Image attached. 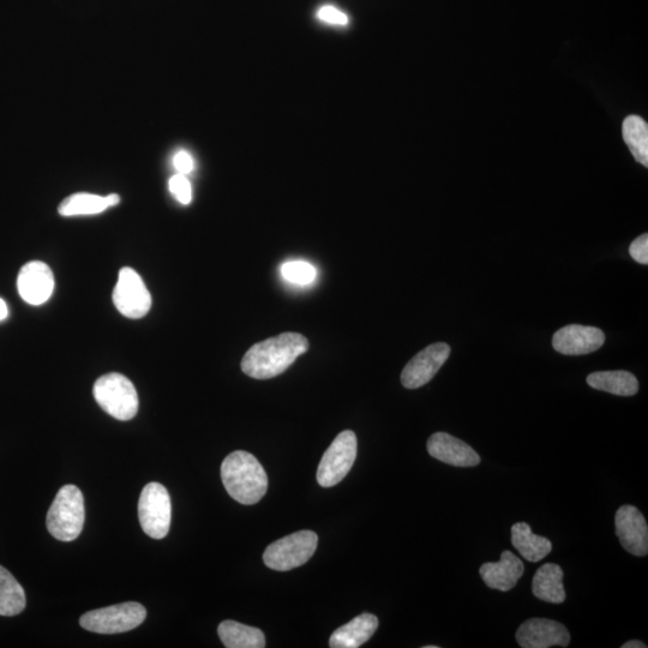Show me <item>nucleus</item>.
Instances as JSON below:
<instances>
[{"label": "nucleus", "mask_w": 648, "mask_h": 648, "mask_svg": "<svg viewBox=\"0 0 648 648\" xmlns=\"http://www.w3.org/2000/svg\"><path fill=\"white\" fill-rule=\"evenodd\" d=\"M588 386L602 392L618 395L633 396L638 393L639 382L632 372L598 371L587 377Z\"/></svg>", "instance_id": "obj_20"}, {"label": "nucleus", "mask_w": 648, "mask_h": 648, "mask_svg": "<svg viewBox=\"0 0 648 648\" xmlns=\"http://www.w3.org/2000/svg\"><path fill=\"white\" fill-rule=\"evenodd\" d=\"M147 610L140 603L129 602L86 612L80 618L81 627L98 634H119L141 626Z\"/></svg>", "instance_id": "obj_5"}, {"label": "nucleus", "mask_w": 648, "mask_h": 648, "mask_svg": "<svg viewBox=\"0 0 648 648\" xmlns=\"http://www.w3.org/2000/svg\"><path fill=\"white\" fill-rule=\"evenodd\" d=\"M17 288L24 302L41 305L51 298L54 276L50 267L40 261L29 262L18 274Z\"/></svg>", "instance_id": "obj_14"}, {"label": "nucleus", "mask_w": 648, "mask_h": 648, "mask_svg": "<svg viewBox=\"0 0 648 648\" xmlns=\"http://www.w3.org/2000/svg\"><path fill=\"white\" fill-rule=\"evenodd\" d=\"M221 479L233 500L251 506L267 494L268 477L254 455L237 450L227 456L221 465Z\"/></svg>", "instance_id": "obj_2"}, {"label": "nucleus", "mask_w": 648, "mask_h": 648, "mask_svg": "<svg viewBox=\"0 0 648 648\" xmlns=\"http://www.w3.org/2000/svg\"><path fill=\"white\" fill-rule=\"evenodd\" d=\"M438 646H424V648H437Z\"/></svg>", "instance_id": "obj_32"}, {"label": "nucleus", "mask_w": 648, "mask_h": 648, "mask_svg": "<svg viewBox=\"0 0 648 648\" xmlns=\"http://www.w3.org/2000/svg\"><path fill=\"white\" fill-rule=\"evenodd\" d=\"M172 195L182 204H189L192 200V189L189 179L183 174H176L170 180Z\"/></svg>", "instance_id": "obj_26"}, {"label": "nucleus", "mask_w": 648, "mask_h": 648, "mask_svg": "<svg viewBox=\"0 0 648 648\" xmlns=\"http://www.w3.org/2000/svg\"><path fill=\"white\" fill-rule=\"evenodd\" d=\"M120 197L117 194L106 197L87 194L71 195L59 204L58 213L62 216L94 215L105 212L107 208L117 206Z\"/></svg>", "instance_id": "obj_19"}, {"label": "nucleus", "mask_w": 648, "mask_h": 648, "mask_svg": "<svg viewBox=\"0 0 648 648\" xmlns=\"http://www.w3.org/2000/svg\"><path fill=\"white\" fill-rule=\"evenodd\" d=\"M629 254L633 257V260L640 264H648V236L647 233L642 234L639 238H636L632 244H630Z\"/></svg>", "instance_id": "obj_28"}, {"label": "nucleus", "mask_w": 648, "mask_h": 648, "mask_svg": "<svg viewBox=\"0 0 648 648\" xmlns=\"http://www.w3.org/2000/svg\"><path fill=\"white\" fill-rule=\"evenodd\" d=\"M281 272L284 278L292 284L310 285L316 279V269L308 262H287L282 266Z\"/></svg>", "instance_id": "obj_25"}, {"label": "nucleus", "mask_w": 648, "mask_h": 648, "mask_svg": "<svg viewBox=\"0 0 648 648\" xmlns=\"http://www.w3.org/2000/svg\"><path fill=\"white\" fill-rule=\"evenodd\" d=\"M171 516V498L165 486L156 482L144 486L138 501V519L144 533L153 539L165 538Z\"/></svg>", "instance_id": "obj_7"}, {"label": "nucleus", "mask_w": 648, "mask_h": 648, "mask_svg": "<svg viewBox=\"0 0 648 648\" xmlns=\"http://www.w3.org/2000/svg\"><path fill=\"white\" fill-rule=\"evenodd\" d=\"M516 641L522 648L567 647L570 634L560 622L549 618H531L521 624L516 632Z\"/></svg>", "instance_id": "obj_12"}, {"label": "nucleus", "mask_w": 648, "mask_h": 648, "mask_svg": "<svg viewBox=\"0 0 648 648\" xmlns=\"http://www.w3.org/2000/svg\"><path fill=\"white\" fill-rule=\"evenodd\" d=\"M218 633L227 648H263L266 638L261 629L245 626L236 621L220 623Z\"/></svg>", "instance_id": "obj_22"}, {"label": "nucleus", "mask_w": 648, "mask_h": 648, "mask_svg": "<svg viewBox=\"0 0 648 648\" xmlns=\"http://www.w3.org/2000/svg\"><path fill=\"white\" fill-rule=\"evenodd\" d=\"M428 452L444 464L455 467H474L480 464V456L467 443L447 432H436L428 441Z\"/></svg>", "instance_id": "obj_15"}, {"label": "nucleus", "mask_w": 648, "mask_h": 648, "mask_svg": "<svg viewBox=\"0 0 648 648\" xmlns=\"http://www.w3.org/2000/svg\"><path fill=\"white\" fill-rule=\"evenodd\" d=\"M173 165L176 167L179 174L186 176V174H189L194 170V159H192V156L188 152H185V150H180V152L174 155Z\"/></svg>", "instance_id": "obj_29"}, {"label": "nucleus", "mask_w": 648, "mask_h": 648, "mask_svg": "<svg viewBox=\"0 0 648 648\" xmlns=\"http://www.w3.org/2000/svg\"><path fill=\"white\" fill-rule=\"evenodd\" d=\"M378 628V618L371 614H362L353 618L345 626L336 629L330 636L332 648H358L372 638Z\"/></svg>", "instance_id": "obj_17"}, {"label": "nucleus", "mask_w": 648, "mask_h": 648, "mask_svg": "<svg viewBox=\"0 0 648 648\" xmlns=\"http://www.w3.org/2000/svg\"><path fill=\"white\" fill-rule=\"evenodd\" d=\"M84 500L75 485H65L58 491L47 513L46 525L53 538L72 542L80 536L84 525Z\"/></svg>", "instance_id": "obj_3"}, {"label": "nucleus", "mask_w": 648, "mask_h": 648, "mask_svg": "<svg viewBox=\"0 0 648 648\" xmlns=\"http://www.w3.org/2000/svg\"><path fill=\"white\" fill-rule=\"evenodd\" d=\"M93 394L102 410L122 422L134 418L140 406L134 384L117 372L101 376L94 384Z\"/></svg>", "instance_id": "obj_4"}, {"label": "nucleus", "mask_w": 648, "mask_h": 648, "mask_svg": "<svg viewBox=\"0 0 648 648\" xmlns=\"http://www.w3.org/2000/svg\"><path fill=\"white\" fill-rule=\"evenodd\" d=\"M616 534L624 550L634 556L648 554V526L645 516L634 506H622L615 516Z\"/></svg>", "instance_id": "obj_11"}, {"label": "nucleus", "mask_w": 648, "mask_h": 648, "mask_svg": "<svg viewBox=\"0 0 648 648\" xmlns=\"http://www.w3.org/2000/svg\"><path fill=\"white\" fill-rule=\"evenodd\" d=\"M318 537L312 531H299L270 544L263 561L270 569L286 572L303 566L315 554Z\"/></svg>", "instance_id": "obj_6"}, {"label": "nucleus", "mask_w": 648, "mask_h": 648, "mask_svg": "<svg viewBox=\"0 0 648 648\" xmlns=\"http://www.w3.org/2000/svg\"><path fill=\"white\" fill-rule=\"evenodd\" d=\"M308 350L309 341L304 335L282 333L252 346L242 360V370L256 380H269L285 372Z\"/></svg>", "instance_id": "obj_1"}, {"label": "nucleus", "mask_w": 648, "mask_h": 648, "mask_svg": "<svg viewBox=\"0 0 648 648\" xmlns=\"http://www.w3.org/2000/svg\"><path fill=\"white\" fill-rule=\"evenodd\" d=\"M512 544L519 554L530 562L542 561L552 550L550 540L534 534L526 522L513 525Z\"/></svg>", "instance_id": "obj_21"}, {"label": "nucleus", "mask_w": 648, "mask_h": 648, "mask_svg": "<svg viewBox=\"0 0 648 648\" xmlns=\"http://www.w3.org/2000/svg\"><path fill=\"white\" fill-rule=\"evenodd\" d=\"M563 576V570L557 564H544L537 570L532 581L534 596L546 603L562 604L566 600Z\"/></svg>", "instance_id": "obj_18"}, {"label": "nucleus", "mask_w": 648, "mask_h": 648, "mask_svg": "<svg viewBox=\"0 0 648 648\" xmlns=\"http://www.w3.org/2000/svg\"><path fill=\"white\" fill-rule=\"evenodd\" d=\"M647 646L644 644V642H641L639 640H632L626 642V644L622 645V648H646Z\"/></svg>", "instance_id": "obj_30"}, {"label": "nucleus", "mask_w": 648, "mask_h": 648, "mask_svg": "<svg viewBox=\"0 0 648 648\" xmlns=\"http://www.w3.org/2000/svg\"><path fill=\"white\" fill-rule=\"evenodd\" d=\"M317 18L323 23L332 24V26H347L348 23L345 12L332 5H323L318 9Z\"/></svg>", "instance_id": "obj_27"}, {"label": "nucleus", "mask_w": 648, "mask_h": 648, "mask_svg": "<svg viewBox=\"0 0 648 648\" xmlns=\"http://www.w3.org/2000/svg\"><path fill=\"white\" fill-rule=\"evenodd\" d=\"M605 334L596 327L570 324L554 334L552 346L555 351L566 356H584V354L598 351L604 345Z\"/></svg>", "instance_id": "obj_13"}, {"label": "nucleus", "mask_w": 648, "mask_h": 648, "mask_svg": "<svg viewBox=\"0 0 648 648\" xmlns=\"http://www.w3.org/2000/svg\"><path fill=\"white\" fill-rule=\"evenodd\" d=\"M357 436L351 430L340 432L323 454L317 470V482L323 488H332L344 479L357 458Z\"/></svg>", "instance_id": "obj_8"}, {"label": "nucleus", "mask_w": 648, "mask_h": 648, "mask_svg": "<svg viewBox=\"0 0 648 648\" xmlns=\"http://www.w3.org/2000/svg\"><path fill=\"white\" fill-rule=\"evenodd\" d=\"M624 142L634 159L645 167L648 166V126L639 116H629L622 126Z\"/></svg>", "instance_id": "obj_24"}, {"label": "nucleus", "mask_w": 648, "mask_h": 648, "mask_svg": "<svg viewBox=\"0 0 648 648\" xmlns=\"http://www.w3.org/2000/svg\"><path fill=\"white\" fill-rule=\"evenodd\" d=\"M524 570L520 558L506 550L502 552L500 562L484 563L479 568V574L491 590L508 592L518 584Z\"/></svg>", "instance_id": "obj_16"}, {"label": "nucleus", "mask_w": 648, "mask_h": 648, "mask_svg": "<svg viewBox=\"0 0 648 648\" xmlns=\"http://www.w3.org/2000/svg\"><path fill=\"white\" fill-rule=\"evenodd\" d=\"M450 356V347L444 342L432 344L407 363L401 372V383L407 389H418L435 377Z\"/></svg>", "instance_id": "obj_10"}, {"label": "nucleus", "mask_w": 648, "mask_h": 648, "mask_svg": "<svg viewBox=\"0 0 648 648\" xmlns=\"http://www.w3.org/2000/svg\"><path fill=\"white\" fill-rule=\"evenodd\" d=\"M8 317V306L2 298H0V322L4 321Z\"/></svg>", "instance_id": "obj_31"}, {"label": "nucleus", "mask_w": 648, "mask_h": 648, "mask_svg": "<svg viewBox=\"0 0 648 648\" xmlns=\"http://www.w3.org/2000/svg\"><path fill=\"white\" fill-rule=\"evenodd\" d=\"M113 303L120 314L132 320L146 316L152 308V296L134 269L125 267L120 270Z\"/></svg>", "instance_id": "obj_9"}, {"label": "nucleus", "mask_w": 648, "mask_h": 648, "mask_svg": "<svg viewBox=\"0 0 648 648\" xmlns=\"http://www.w3.org/2000/svg\"><path fill=\"white\" fill-rule=\"evenodd\" d=\"M26 593L8 569L0 566V616H16L26 609Z\"/></svg>", "instance_id": "obj_23"}]
</instances>
